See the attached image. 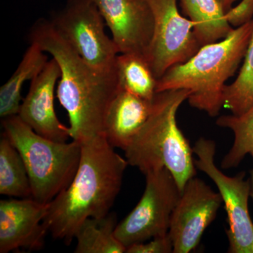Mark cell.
Returning <instances> with one entry per match:
<instances>
[{
    "mask_svg": "<svg viewBox=\"0 0 253 253\" xmlns=\"http://www.w3.org/2000/svg\"><path fill=\"white\" fill-rule=\"evenodd\" d=\"M104 135L81 142L77 172L69 186L49 204L44 224L55 239L71 244L89 218L107 215L129 166Z\"/></svg>",
    "mask_w": 253,
    "mask_h": 253,
    "instance_id": "6da1fadb",
    "label": "cell"
},
{
    "mask_svg": "<svg viewBox=\"0 0 253 253\" xmlns=\"http://www.w3.org/2000/svg\"><path fill=\"white\" fill-rule=\"evenodd\" d=\"M30 38L59 64L61 75L56 96L67 111L71 139L81 143L104 135L106 113L118 90L116 71L104 73L91 68L56 31L51 21H37Z\"/></svg>",
    "mask_w": 253,
    "mask_h": 253,
    "instance_id": "7a4b0ae2",
    "label": "cell"
},
{
    "mask_svg": "<svg viewBox=\"0 0 253 253\" xmlns=\"http://www.w3.org/2000/svg\"><path fill=\"white\" fill-rule=\"evenodd\" d=\"M253 33V20L234 28L224 39L201 46L192 57L158 79L156 92L186 89L192 107L216 117L223 107L226 82L244 60Z\"/></svg>",
    "mask_w": 253,
    "mask_h": 253,
    "instance_id": "3957f363",
    "label": "cell"
},
{
    "mask_svg": "<svg viewBox=\"0 0 253 253\" xmlns=\"http://www.w3.org/2000/svg\"><path fill=\"white\" fill-rule=\"evenodd\" d=\"M186 89L156 93L149 119L125 151L129 166L143 174L167 168L182 191L196 175L193 148L176 123L179 108L189 97Z\"/></svg>",
    "mask_w": 253,
    "mask_h": 253,
    "instance_id": "277c9868",
    "label": "cell"
},
{
    "mask_svg": "<svg viewBox=\"0 0 253 253\" xmlns=\"http://www.w3.org/2000/svg\"><path fill=\"white\" fill-rule=\"evenodd\" d=\"M4 135L21 154L31 182L32 198L48 204L66 189L77 172L81 143L59 142L38 134L18 115L4 118Z\"/></svg>",
    "mask_w": 253,
    "mask_h": 253,
    "instance_id": "5b68a950",
    "label": "cell"
},
{
    "mask_svg": "<svg viewBox=\"0 0 253 253\" xmlns=\"http://www.w3.org/2000/svg\"><path fill=\"white\" fill-rule=\"evenodd\" d=\"M56 31L89 66L99 72L113 73L120 54L93 0H67L51 20Z\"/></svg>",
    "mask_w": 253,
    "mask_h": 253,
    "instance_id": "8992f818",
    "label": "cell"
},
{
    "mask_svg": "<svg viewBox=\"0 0 253 253\" xmlns=\"http://www.w3.org/2000/svg\"><path fill=\"white\" fill-rule=\"evenodd\" d=\"M145 176L146 188L142 197L115 230L116 238L126 249L167 235L173 211L181 196V191L167 168Z\"/></svg>",
    "mask_w": 253,
    "mask_h": 253,
    "instance_id": "52a82bcc",
    "label": "cell"
},
{
    "mask_svg": "<svg viewBox=\"0 0 253 253\" xmlns=\"http://www.w3.org/2000/svg\"><path fill=\"white\" fill-rule=\"evenodd\" d=\"M197 156L195 165L214 181L222 199L227 214L229 229L226 231L229 253H253V222L250 215L249 200L251 197L250 179L246 173L229 176L214 163L216 144L214 141L200 138L193 147Z\"/></svg>",
    "mask_w": 253,
    "mask_h": 253,
    "instance_id": "ba28073f",
    "label": "cell"
},
{
    "mask_svg": "<svg viewBox=\"0 0 253 253\" xmlns=\"http://www.w3.org/2000/svg\"><path fill=\"white\" fill-rule=\"evenodd\" d=\"M154 30L146 59L157 79L169 68L189 60L200 49L194 23L181 16L176 0H147Z\"/></svg>",
    "mask_w": 253,
    "mask_h": 253,
    "instance_id": "9c48e42d",
    "label": "cell"
},
{
    "mask_svg": "<svg viewBox=\"0 0 253 253\" xmlns=\"http://www.w3.org/2000/svg\"><path fill=\"white\" fill-rule=\"evenodd\" d=\"M222 203L220 194L202 179L194 176L186 182L173 211L168 233L173 253H189L199 246Z\"/></svg>",
    "mask_w": 253,
    "mask_h": 253,
    "instance_id": "30bf717a",
    "label": "cell"
},
{
    "mask_svg": "<svg viewBox=\"0 0 253 253\" xmlns=\"http://www.w3.org/2000/svg\"><path fill=\"white\" fill-rule=\"evenodd\" d=\"M120 54H140L146 59L154 30L147 0H93Z\"/></svg>",
    "mask_w": 253,
    "mask_h": 253,
    "instance_id": "8fae6325",
    "label": "cell"
},
{
    "mask_svg": "<svg viewBox=\"0 0 253 253\" xmlns=\"http://www.w3.org/2000/svg\"><path fill=\"white\" fill-rule=\"evenodd\" d=\"M49 204L32 199L0 201V253L42 249L48 232L44 224Z\"/></svg>",
    "mask_w": 253,
    "mask_h": 253,
    "instance_id": "7c38bea8",
    "label": "cell"
},
{
    "mask_svg": "<svg viewBox=\"0 0 253 253\" xmlns=\"http://www.w3.org/2000/svg\"><path fill=\"white\" fill-rule=\"evenodd\" d=\"M61 71L51 59L37 77L31 81L29 91L23 99L18 116L38 134L59 142L69 138V127L60 122L54 106V90Z\"/></svg>",
    "mask_w": 253,
    "mask_h": 253,
    "instance_id": "4fadbf2b",
    "label": "cell"
},
{
    "mask_svg": "<svg viewBox=\"0 0 253 253\" xmlns=\"http://www.w3.org/2000/svg\"><path fill=\"white\" fill-rule=\"evenodd\" d=\"M153 100L118 89L105 118L104 135L113 148L126 151L149 119Z\"/></svg>",
    "mask_w": 253,
    "mask_h": 253,
    "instance_id": "5bb4252c",
    "label": "cell"
},
{
    "mask_svg": "<svg viewBox=\"0 0 253 253\" xmlns=\"http://www.w3.org/2000/svg\"><path fill=\"white\" fill-rule=\"evenodd\" d=\"M45 51L39 44L31 42L16 71L0 88V116H16L22 99L21 91L26 82L32 81L43 71L48 62Z\"/></svg>",
    "mask_w": 253,
    "mask_h": 253,
    "instance_id": "9a60e30c",
    "label": "cell"
},
{
    "mask_svg": "<svg viewBox=\"0 0 253 253\" xmlns=\"http://www.w3.org/2000/svg\"><path fill=\"white\" fill-rule=\"evenodd\" d=\"M181 5L194 23L195 35L201 46L224 39L234 29L217 0H181Z\"/></svg>",
    "mask_w": 253,
    "mask_h": 253,
    "instance_id": "2e32d148",
    "label": "cell"
},
{
    "mask_svg": "<svg viewBox=\"0 0 253 253\" xmlns=\"http://www.w3.org/2000/svg\"><path fill=\"white\" fill-rule=\"evenodd\" d=\"M118 89L147 100L156 94L158 79L147 59L140 54H120L116 63Z\"/></svg>",
    "mask_w": 253,
    "mask_h": 253,
    "instance_id": "e0dca14e",
    "label": "cell"
},
{
    "mask_svg": "<svg viewBox=\"0 0 253 253\" xmlns=\"http://www.w3.org/2000/svg\"><path fill=\"white\" fill-rule=\"evenodd\" d=\"M117 219L116 214L101 218H89L76 233V253H123L126 248L115 234Z\"/></svg>",
    "mask_w": 253,
    "mask_h": 253,
    "instance_id": "ac0fdd59",
    "label": "cell"
},
{
    "mask_svg": "<svg viewBox=\"0 0 253 253\" xmlns=\"http://www.w3.org/2000/svg\"><path fill=\"white\" fill-rule=\"evenodd\" d=\"M0 194L11 197H32L26 165L16 147L4 135L0 141Z\"/></svg>",
    "mask_w": 253,
    "mask_h": 253,
    "instance_id": "d6986e66",
    "label": "cell"
},
{
    "mask_svg": "<svg viewBox=\"0 0 253 253\" xmlns=\"http://www.w3.org/2000/svg\"><path fill=\"white\" fill-rule=\"evenodd\" d=\"M216 124L234 133V140L229 152L223 158V169L237 168L248 154L253 153V106L240 115H227L218 118Z\"/></svg>",
    "mask_w": 253,
    "mask_h": 253,
    "instance_id": "ffe728a7",
    "label": "cell"
},
{
    "mask_svg": "<svg viewBox=\"0 0 253 253\" xmlns=\"http://www.w3.org/2000/svg\"><path fill=\"white\" fill-rule=\"evenodd\" d=\"M253 106V33L239 75L223 92V107L240 116Z\"/></svg>",
    "mask_w": 253,
    "mask_h": 253,
    "instance_id": "44dd1931",
    "label": "cell"
},
{
    "mask_svg": "<svg viewBox=\"0 0 253 253\" xmlns=\"http://www.w3.org/2000/svg\"><path fill=\"white\" fill-rule=\"evenodd\" d=\"M126 253H173L172 240L169 234L150 240L149 242L141 243L129 246Z\"/></svg>",
    "mask_w": 253,
    "mask_h": 253,
    "instance_id": "7402d4cb",
    "label": "cell"
},
{
    "mask_svg": "<svg viewBox=\"0 0 253 253\" xmlns=\"http://www.w3.org/2000/svg\"><path fill=\"white\" fill-rule=\"evenodd\" d=\"M225 18L231 27L239 28L253 20V0H241L225 13Z\"/></svg>",
    "mask_w": 253,
    "mask_h": 253,
    "instance_id": "603a6c76",
    "label": "cell"
},
{
    "mask_svg": "<svg viewBox=\"0 0 253 253\" xmlns=\"http://www.w3.org/2000/svg\"><path fill=\"white\" fill-rule=\"evenodd\" d=\"M237 0H217L218 2L224 10V13H226L228 10L230 9L232 7L234 3Z\"/></svg>",
    "mask_w": 253,
    "mask_h": 253,
    "instance_id": "cb8c5ba5",
    "label": "cell"
},
{
    "mask_svg": "<svg viewBox=\"0 0 253 253\" xmlns=\"http://www.w3.org/2000/svg\"><path fill=\"white\" fill-rule=\"evenodd\" d=\"M252 156L253 161V153L251 154ZM250 184H251V197L252 198L253 201V166L252 171H251V176L250 178Z\"/></svg>",
    "mask_w": 253,
    "mask_h": 253,
    "instance_id": "d4e9b609",
    "label": "cell"
}]
</instances>
